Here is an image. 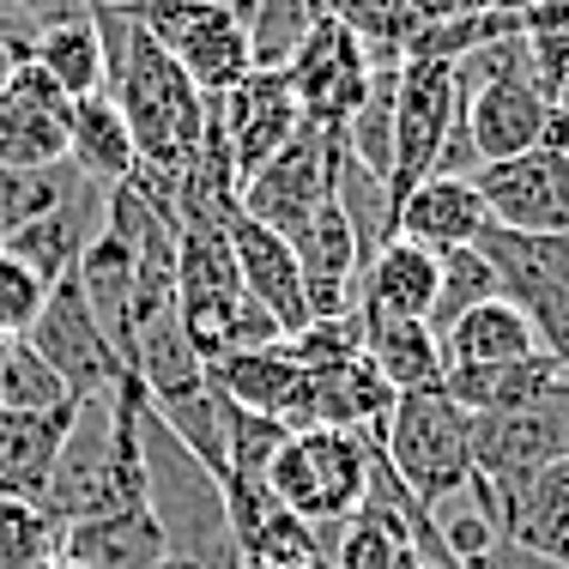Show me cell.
Here are the masks:
<instances>
[{
  "mask_svg": "<svg viewBox=\"0 0 569 569\" xmlns=\"http://www.w3.org/2000/svg\"><path fill=\"white\" fill-rule=\"evenodd\" d=\"M91 19H98V31H103V49H110V98H116V110L133 133L140 164L182 176L194 164L200 140H207L212 98H200V91L188 86V73L128 19V12H91Z\"/></svg>",
  "mask_w": 569,
  "mask_h": 569,
  "instance_id": "6da1fadb",
  "label": "cell"
},
{
  "mask_svg": "<svg viewBox=\"0 0 569 569\" xmlns=\"http://www.w3.org/2000/svg\"><path fill=\"white\" fill-rule=\"evenodd\" d=\"M370 449H382V460L425 509H442L472 485V412L449 388H418V395L395 400L382 442H370Z\"/></svg>",
  "mask_w": 569,
  "mask_h": 569,
  "instance_id": "7a4b0ae2",
  "label": "cell"
},
{
  "mask_svg": "<svg viewBox=\"0 0 569 569\" xmlns=\"http://www.w3.org/2000/svg\"><path fill=\"white\" fill-rule=\"evenodd\" d=\"M267 491L284 515H297L303 527H340L358 515L363 491H370V442L351 430L309 425L291 430L279 442L273 467H267Z\"/></svg>",
  "mask_w": 569,
  "mask_h": 569,
  "instance_id": "3957f363",
  "label": "cell"
},
{
  "mask_svg": "<svg viewBox=\"0 0 569 569\" xmlns=\"http://www.w3.org/2000/svg\"><path fill=\"white\" fill-rule=\"evenodd\" d=\"M146 37L188 73L200 98H224L242 73L254 67L249 31L230 12V0H152V7L128 12Z\"/></svg>",
  "mask_w": 569,
  "mask_h": 569,
  "instance_id": "277c9868",
  "label": "cell"
},
{
  "mask_svg": "<svg viewBox=\"0 0 569 569\" xmlns=\"http://www.w3.org/2000/svg\"><path fill=\"white\" fill-rule=\"evenodd\" d=\"M460 110H467V91H460L455 61L406 56L395 67V170H388V207L395 212L425 176H437V158L460 128Z\"/></svg>",
  "mask_w": 569,
  "mask_h": 569,
  "instance_id": "5b68a950",
  "label": "cell"
},
{
  "mask_svg": "<svg viewBox=\"0 0 569 569\" xmlns=\"http://www.w3.org/2000/svg\"><path fill=\"white\" fill-rule=\"evenodd\" d=\"M24 346H31L37 358H43L49 370L61 376V388H67L73 400L110 395L121 376H128V363H121L116 340L103 333V321H98V309H91V297H86V284H79V273H67V279L49 284L43 316L31 321Z\"/></svg>",
  "mask_w": 569,
  "mask_h": 569,
  "instance_id": "8992f818",
  "label": "cell"
},
{
  "mask_svg": "<svg viewBox=\"0 0 569 569\" xmlns=\"http://www.w3.org/2000/svg\"><path fill=\"white\" fill-rule=\"evenodd\" d=\"M284 73H291V91H297V103H303V121L309 128H328V133H346V121L363 110V98H370V86H376L370 49H363L340 19H328V12L309 24L297 56L284 61Z\"/></svg>",
  "mask_w": 569,
  "mask_h": 569,
  "instance_id": "52a82bcc",
  "label": "cell"
},
{
  "mask_svg": "<svg viewBox=\"0 0 569 569\" xmlns=\"http://www.w3.org/2000/svg\"><path fill=\"white\" fill-rule=\"evenodd\" d=\"M569 460V376L521 412L472 418V479L509 485Z\"/></svg>",
  "mask_w": 569,
  "mask_h": 569,
  "instance_id": "ba28073f",
  "label": "cell"
},
{
  "mask_svg": "<svg viewBox=\"0 0 569 569\" xmlns=\"http://www.w3.org/2000/svg\"><path fill=\"white\" fill-rule=\"evenodd\" d=\"M472 188H479L497 230H515V237L569 230V152L563 146H533L521 158L479 164L472 170Z\"/></svg>",
  "mask_w": 569,
  "mask_h": 569,
  "instance_id": "9c48e42d",
  "label": "cell"
},
{
  "mask_svg": "<svg viewBox=\"0 0 569 569\" xmlns=\"http://www.w3.org/2000/svg\"><path fill=\"white\" fill-rule=\"evenodd\" d=\"M333 152H340V133L309 128V121H303V133H297L279 158H267L249 182H242L237 207L249 212L254 224L291 237V230L333 194Z\"/></svg>",
  "mask_w": 569,
  "mask_h": 569,
  "instance_id": "30bf717a",
  "label": "cell"
},
{
  "mask_svg": "<svg viewBox=\"0 0 569 569\" xmlns=\"http://www.w3.org/2000/svg\"><path fill=\"white\" fill-rule=\"evenodd\" d=\"M212 103H219V128L230 140V158H237V182H249L267 158H279L303 133V103H297L284 67H249Z\"/></svg>",
  "mask_w": 569,
  "mask_h": 569,
  "instance_id": "8fae6325",
  "label": "cell"
},
{
  "mask_svg": "<svg viewBox=\"0 0 569 569\" xmlns=\"http://www.w3.org/2000/svg\"><path fill=\"white\" fill-rule=\"evenodd\" d=\"M467 497L491 515L497 539L569 569V460L533 472V479H509V485L472 479Z\"/></svg>",
  "mask_w": 569,
  "mask_h": 569,
  "instance_id": "7c38bea8",
  "label": "cell"
},
{
  "mask_svg": "<svg viewBox=\"0 0 569 569\" xmlns=\"http://www.w3.org/2000/svg\"><path fill=\"white\" fill-rule=\"evenodd\" d=\"M67 116H73V98L37 61H19L7 91H0V164L7 170L67 164Z\"/></svg>",
  "mask_w": 569,
  "mask_h": 569,
  "instance_id": "4fadbf2b",
  "label": "cell"
},
{
  "mask_svg": "<svg viewBox=\"0 0 569 569\" xmlns=\"http://www.w3.org/2000/svg\"><path fill=\"white\" fill-rule=\"evenodd\" d=\"M219 400L261 412L284 430H309L316 425V376L291 358V346H261V351H230V358L207 363Z\"/></svg>",
  "mask_w": 569,
  "mask_h": 569,
  "instance_id": "5bb4252c",
  "label": "cell"
},
{
  "mask_svg": "<svg viewBox=\"0 0 569 569\" xmlns=\"http://www.w3.org/2000/svg\"><path fill=\"white\" fill-rule=\"evenodd\" d=\"M230 254H237V273H242L249 303H261L267 316L279 321L284 340L303 333L309 328V303H303V273H297L291 242H284L279 230L254 224L249 212L237 207V219H230Z\"/></svg>",
  "mask_w": 569,
  "mask_h": 569,
  "instance_id": "9a60e30c",
  "label": "cell"
},
{
  "mask_svg": "<svg viewBox=\"0 0 569 569\" xmlns=\"http://www.w3.org/2000/svg\"><path fill=\"white\" fill-rule=\"evenodd\" d=\"M79 400L49 406V412H19V406H0V497L7 503H43L49 479H56L61 442L73 430Z\"/></svg>",
  "mask_w": 569,
  "mask_h": 569,
  "instance_id": "2e32d148",
  "label": "cell"
},
{
  "mask_svg": "<svg viewBox=\"0 0 569 569\" xmlns=\"http://www.w3.org/2000/svg\"><path fill=\"white\" fill-rule=\"evenodd\" d=\"M56 551L79 569H158L170 551V533L158 521L152 503L140 509H110V515H86V521L61 527Z\"/></svg>",
  "mask_w": 569,
  "mask_h": 569,
  "instance_id": "e0dca14e",
  "label": "cell"
},
{
  "mask_svg": "<svg viewBox=\"0 0 569 569\" xmlns=\"http://www.w3.org/2000/svg\"><path fill=\"white\" fill-rule=\"evenodd\" d=\"M103 194L110 188H98V182H79L73 194L61 200V207H49L43 219H31V224H19L0 249L7 254H19L24 267H31L43 284H56L67 279L79 267V254H86V242L98 237V224H103Z\"/></svg>",
  "mask_w": 569,
  "mask_h": 569,
  "instance_id": "ac0fdd59",
  "label": "cell"
},
{
  "mask_svg": "<svg viewBox=\"0 0 569 569\" xmlns=\"http://www.w3.org/2000/svg\"><path fill=\"white\" fill-rule=\"evenodd\" d=\"M485 230H491V212H485L472 176H425L395 212V237L418 242V249H430V254L467 249Z\"/></svg>",
  "mask_w": 569,
  "mask_h": 569,
  "instance_id": "d6986e66",
  "label": "cell"
},
{
  "mask_svg": "<svg viewBox=\"0 0 569 569\" xmlns=\"http://www.w3.org/2000/svg\"><path fill=\"white\" fill-rule=\"evenodd\" d=\"M430 303H437V254L406 237H388L363 261L358 309L363 316H400V321H425L430 328Z\"/></svg>",
  "mask_w": 569,
  "mask_h": 569,
  "instance_id": "ffe728a7",
  "label": "cell"
},
{
  "mask_svg": "<svg viewBox=\"0 0 569 569\" xmlns=\"http://www.w3.org/2000/svg\"><path fill=\"white\" fill-rule=\"evenodd\" d=\"M309 376H316V425L351 430L363 442H382V425H388L400 395L388 388V376L363 351L346 363H328V370H309Z\"/></svg>",
  "mask_w": 569,
  "mask_h": 569,
  "instance_id": "44dd1931",
  "label": "cell"
},
{
  "mask_svg": "<svg viewBox=\"0 0 569 569\" xmlns=\"http://www.w3.org/2000/svg\"><path fill=\"white\" fill-rule=\"evenodd\" d=\"M67 164H73L86 182L116 188L128 182L140 152H133V133L121 121L110 91H91V98H73V116H67Z\"/></svg>",
  "mask_w": 569,
  "mask_h": 569,
  "instance_id": "7402d4cb",
  "label": "cell"
},
{
  "mask_svg": "<svg viewBox=\"0 0 569 569\" xmlns=\"http://www.w3.org/2000/svg\"><path fill=\"white\" fill-rule=\"evenodd\" d=\"M563 382V370L533 351V358H515V363H460V370H442V388L467 406L472 418H497V412H521L539 395Z\"/></svg>",
  "mask_w": 569,
  "mask_h": 569,
  "instance_id": "603a6c76",
  "label": "cell"
},
{
  "mask_svg": "<svg viewBox=\"0 0 569 569\" xmlns=\"http://www.w3.org/2000/svg\"><path fill=\"white\" fill-rule=\"evenodd\" d=\"M479 249L491 254L497 279H503V297H509V303H521V316L533 321L539 351H546V358L569 376V291H563V284H551V279H539L533 267H527L521 254L497 237V230H485Z\"/></svg>",
  "mask_w": 569,
  "mask_h": 569,
  "instance_id": "cb8c5ba5",
  "label": "cell"
},
{
  "mask_svg": "<svg viewBox=\"0 0 569 569\" xmlns=\"http://www.w3.org/2000/svg\"><path fill=\"white\" fill-rule=\"evenodd\" d=\"M363 358L388 376L395 395H418V388H442V346L425 321H400V316H363Z\"/></svg>",
  "mask_w": 569,
  "mask_h": 569,
  "instance_id": "d4e9b609",
  "label": "cell"
},
{
  "mask_svg": "<svg viewBox=\"0 0 569 569\" xmlns=\"http://www.w3.org/2000/svg\"><path fill=\"white\" fill-rule=\"evenodd\" d=\"M533 351H539V333L521 316V303L491 297V303L467 309L442 333V370H460V363H515V358H533Z\"/></svg>",
  "mask_w": 569,
  "mask_h": 569,
  "instance_id": "484cf974",
  "label": "cell"
},
{
  "mask_svg": "<svg viewBox=\"0 0 569 569\" xmlns=\"http://www.w3.org/2000/svg\"><path fill=\"white\" fill-rule=\"evenodd\" d=\"M31 61L67 91V98H91L110 91V49H103L98 19H61V24H37L31 37Z\"/></svg>",
  "mask_w": 569,
  "mask_h": 569,
  "instance_id": "4316f807",
  "label": "cell"
},
{
  "mask_svg": "<svg viewBox=\"0 0 569 569\" xmlns=\"http://www.w3.org/2000/svg\"><path fill=\"white\" fill-rule=\"evenodd\" d=\"M491 297H503V279H497L491 254H485L479 242H467V249H442L437 254V303H430V333H437V346L467 309L491 303Z\"/></svg>",
  "mask_w": 569,
  "mask_h": 569,
  "instance_id": "83f0119b",
  "label": "cell"
},
{
  "mask_svg": "<svg viewBox=\"0 0 569 569\" xmlns=\"http://www.w3.org/2000/svg\"><path fill=\"white\" fill-rule=\"evenodd\" d=\"M316 12L340 19L363 49H370L376 67H400L406 43H412L418 19H412V0H316Z\"/></svg>",
  "mask_w": 569,
  "mask_h": 569,
  "instance_id": "f1b7e54d",
  "label": "cell"
},
{
  "mask_svg": "<svg viewBox=\"0 0 569 569\" xmlns=\"http://www.w3.org/2000/svg\"><path fill=\"white\" fill-rule=\"evenodd\" d=\"M230 12L249 31V56L254 67H284L297 56V43L309 37V24L321 19L316 0H230Z\"/></svg>",
  "mask_w": 569,
  "mask_h": 569,
  "instance_id": "f546056e",
  "label": "cell"
},
{
  "mask_svg": "<svg viewBox=\"0 0 569 569\" xmlns=\"http://www.w3.org/2000/svg\"><path fill=\"white\" fill-rule=\"evenodd\" d=\"M328 569H425V558L412 551V539L382 527L376 515H351V521L333 527V551Z\"/></svg>",
  "mask_w": 569,
  "mask_h": 569,
  "instance_id": "4dcf8cb0",
  "label": "cell"
},
{
  "mask_svg": "<svg viewBox=\"0 0 569 569\" xmlns=\"http://www.w3.org/2000/svg\"><path fill=\"white\" fill-rule=\"evenodd\" d=\"M73 395L61 388V376L49 370L43 358H37L24 340L7 346V358H0V406H19V412H49V406H67Z\"/></svg>",
  "mask_w": 569,
  "mask_h": 569,
  "instance_id": "1f68e13d",
  "label": "cell"
},
{
  "mask_svg": "<svg viewBox=\"0 0 569 569\" xmlns=\"http://www.w3.org/2000/svg\"><path fill=\"white\" fill-rule=\"evenodd\" d=\"M43 297H49V284L37 279L19 254L0 249V333H7V340H24V333H31V321L43 316Z\"/></svg>",
  "mask_w": 569,
  "mask_h": 569,
  "instance_id": "d6a6232c",
  "label": "cell"
},
{
  "mask_svg": "<svg viewBox=\"0 0 569 569\" xmlns=\"http://www.w3.org/2000/svg\"><path fill=\"white\" fill-rule=\"evenodd\" d=\"M497 237H503L539 279H551V284H563V291H569V230H546V237H515V230H497Z\"/></svg>",
  "mask_w": 569,
  "mask_h": 569,
  "instance_id": "836d02e7",
  "label": "cell"
},
{
  "mask_svg": "<svg viewBox=\"0 0 569 569\" xmlns=\"http://www.w3.org/2000/svg\"><path fill=\"white\" fill-rule=\"evenodd\" d=\"M0 12L24 24H61V19H86V0H0Z\"/></svg>",
  "mask_w": 569,
  "mask_h": 569,
  "instance_id": "e575fe53",
  "label": "cell"
},
{
  "mask_svg": "<svg viewBox=\"0 0 569 569\" xmlns=\"http://www.w3.org/2000/svg\"><path fill=\"white\" fill-rule=\"evenodd\" d=\"M467 569H563V563H551V558H533V551H521V546H509V539H497V546L485 551L479 563H467Z\"/></svg>",
  "mask_w": 569,
  "mask_h": 569,
  "instance_id": "d590c367",
  "label": "cell"
},
{
  "mask_svg": "<svg viewBox=\"0 0 569 569\" xmlns=\"http://www.w3.org/2000/svg\"><path fill=\"white\" fill-rule=\"evenodd\" d=\"M467 12H485V0H412L418 24H449V19H467Z\"/></svg>",
  "mask_w": 569,
  "mask_h": 569,
  "instance_id": "8d00e7d4",
  "label": "cell"
},
{
  "mask_svg": "<svg viewBox=\"0 0 569 569\" xmlns=\"http://www.w3.org/2000/svg\"><path fill=\"white\" fill-rule=\"evenodd\" d=\"M152 7V0H86V12H140Z\"/></svg>",
  "mask_w": 569,
  "mask_h": 569,
  "instance_id": "74e56055",
  "label": "cell"
},
{
  "mask_svg": "<svg viewBox=\"0 0 569 569\" xmlns=\"http://www.w3.org/2000/svg\"><path fill=\"white\" fill-rule=\"evenodd\" d=\"M37 569H79V563H67L61 551H56V558H43V563H37Z\"/></svg>",
  "mask_w": 569,
  "mask_h": 569,
  "instance_id": "f35d334b",
  "label": "cell"
},
{
  "mask_svg": "<svg viewBox=\"0 0 569 569\" xmlns=\"http://www.w3.org/2000/svg\"><path fill=\"white\" fill-rule=\"evenodd\" d=\"M7 346H12V340H7V333H0V358H7Z\"/></svg>",
  "mask_w": 569,
  "mask_h": 569,
  "instance_id": "ab89813d",
  "label": "cell"
},
{
  "mask_svg": "<svg viewBox=\"0 0 569 569\" xmlns=\"http://www.w3.org/2000/svg\"><path fill=\"white\" fill-rule=\"evenodd\" d=\"M0 242H7V237H0Z\"/></svg>",
  "mask_w": 569,
  "mask_h": 569,
  "instance_id": "60d3db41",
  "label": "cell"
}]
</instances>
